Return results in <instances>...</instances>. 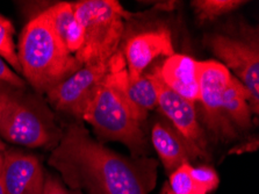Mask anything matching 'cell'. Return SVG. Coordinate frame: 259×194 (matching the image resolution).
I'll list each match as a JSON object with an SVG mask.
<instances>
[{"mask_svg": "<svg viewBox=\"0 0 259 194\" xmlns=\"http://www.w3.org/2000/svg\"><path fill=\"white\" fill-rule=\"evenodd\" d=\"M48 164L70 189L89 194H149L156 186L157 162L128 158L94 140L81 121L69 125Z\"/></svg>", "mask_w": 259, "mask_h": 194, "instance_id": "cell-1", "label": "cell"}, {"mask_svg": "<svg viewBox=\"0 0 259 194\" xmlns=\"http://www.w3.org/2000/svg\"><path fill=\"white\" fill-rule=\"evenodd\" d=\"M128 71L122 54L109 59V70L86 108L81 121L93 127L98 136L123 143L133 157H142L147 138L142 124L148 114L137 108L125 93Z\"/></svg>", "mask_w": 259, "mask_h": 194, "instance_id": "cell-2", "label": "cell"}, {"mask_svg": "<svg viewBox=\"0 0 259 194\" xmlns=\"http://www.w3.org/2000/svg\"><path fill=\"white\" fill-rule=\"evenodd\" d=\"M17 50L21 74L40 96L83 68L58 38L45 11L23 27Z\"/></svg>", "mask_w": 259, "mask_h": 194, "instance_id": "cell-3", "label": "cell"}, {"mask_svg": "<svg viewBox=\"0 0 259 194\" xmlns=\"http://www.w3.org/2000/svg\"><path fill=\"white\" fill-rule=\"evenodd\" d=\"M61 136L53 110L40 94L0 82V137L26 148L53 150Z\"/></svg>", "mask_w": 259, "mask_h": 194, "instance_id": "cell-4", "label": "cell"}, {"mask_svg": "<svg viewBox=\"0 0 259 194\" xmlns=\"http://www.w3.org/2000/svg\"><path fill=\"white\" fill-rule=\"evenodd\" d=\"M73 10L84 31L74 57L83 66L109 62L117 53L128 12L116 0H81L73 3Z\"/></svg>", "mask_w": 259, "mask_h": 194, "instance_id": "cell-5", "label": "cell"}, {"mask_svg": "<svg viewBox=\"0 0 259 194\" xmlns=\"http://www.w3.org/2000/svg\"><path fill=\"white\" fill-rule=\"evenodd\" d=\"M207 43L221 64L235 76L251 96V110H259V53L257 45L243 40L215 34L207 37Z\"/></svg>", "mask_w": 259, "mask_h": 194, "instance_id": "cell-6", "label": "cell"}, {"mask_svg": "<svg viewBox=\"0 0 259 194\" xmlns=\"http://www.w3.org/2000/svg\"><path fill=\"white\" fill-rule=\"evenodd\" d=\"M231 73L218 61H198L199 101L205 109L208 129L219 140L236 137L235 127L223 109V91Z\"/></svg>", "mask_w": 259, "mask_h": 194, "instance_id": "cell-7", "label": "cell"}, {"mask_svg": "<svg viewBox=\"0 0 259 194\" xmlns=\"http://www.w3.org/2000/svg\"><path fill=\"white\" fill-rule=\"evenodd\" d=\"M109 62L84 65L46 94L48 104L58 112L81 121L86 108L104 82Z\"/></svg>", "mask_w": 259, "mask_h": 194, "instance_id": "cell-8", "label": "cell"}, {"mask_svg": "<svg viewBox=\"0 0 259 194\" xmlns=\"http://www.w3.org/2000/svg\"><path fill=\"white\" fill-rule=\"evenodd\" d=\"M46 175L36 155L6 149L0 180L6 194H43Z\"/></svg>", "mask_w": 259, "mask_h": 194, "instance_id": "cell-9", "label": "cell"}, {"mask_svg": "<svg viewBox=\"0 0 259 194\" xmlns=\"http://www.w3.org/2000/svg\"><path fill=\"white\" fill-rule=\"evenodd\" d=\"M158 107L172 122L174 128L195 148L206 151V141L201 126L199 125L193 102L186 100L164 84L157 69Z\"/></svg>", "mask_w": 259, "mask_h": 194, "instance_id": "cell-10", "label": "cell"}, {"mask_svg": "<svg viewBox=\"0 0 259 194\" xmlns=\"http://www.w3.org/2000/svg\"><path fill=\"white\" fill-rule=\"evenodd\" d=\"M174 54V43L168 30L158 29L137 34L129 40L124 48L128 74L132 77L141 76L156 58L170 57Z\"/></svg>", "mask_w": 259, "mask_h": 194, "instance_id": "cell-11", "label": "cell"}, {"mask_svg": "<svg viewBox=\"0 0 259 194\" xmlns=\"http://www.w3.org/2000/svg\"><path fill=\"white\" fill-rule=\"evenodd\" d=\"M151 142L168 173L174 172L183 164H191L192 161L207 158V152L195 148L175 128L163 122H157L152 127Z\"/></svg>", "mask_w": 259, "mask_h": 194, "instance_id": "cell-12", "label": "cell"}, {"mask_svg": "<svg viewBox=\"0 0 259 194\" xmlns=\"http://www.w3.org/2000/svg\"><path fill=\"white\" fill-rule=\"evenodd\" d=\"M159 74L174 92L193 104L199 101L198 61L187 55L174 54L163 63Z\"/></svg>", "mask_w": 259, "mask_h": 194, "instance_id": "cell-13", "label": "cell"}, {"mask_svg": "<svg viewBox=\"0 0 259 194\" xmlns=\"http://www.w3.org/2000/svg\"><path fill=\"white\" fill-rule=\"evenodd\" d=\"M55 33L63 45L73 56L81 48L84 42L83 27L74 17L73 3L62 2L54 4L45 10Z\"/></svg>", "mask_w": 259, "mask_h": 194, "instance_id": "cell-14", "label": "cell"}, {"mask_svg": "<svg viewBox=\"0 0 259 194\" xmlns=\"http://www.w3.org/2000/svg\"><path fill=\"white\" fill-rule=\"evenodd\" d=\"M223 109L230 124L242 129L251 127L250 92L236 77L231 74L223 91Z\"/></svg>", "mask_w": 259, "mask_h": 194, "instance_id": "cell-15", "label": "cell"}, {"mask_svg": "<svg viewBox=\"0 0 259 194\" xmlns=\"http://www.w3.org/2000/svg\"><path fill=\"white\" fill-rule=\"evenodd\" d=\"M125 93L133 104L141 112L148 114L149 110L158 107V88H157V69L154 72L132 77L128 74L125 82Z\"/></svg>", "mask_w": 259, "mask_h": 194, "instance_id": "cell-16", "label": "cell"}, {"mask_svg": "<svg viewBox=\"0 0 259 194\" xmlns=\"http://www.w3.org/2000/svg\"><path fill=\"white\" fill-rule=\"evenodd\" d=\"M245 4L242 0H194L192 7L200 22L214 21Z\"/></svg>", "mask_w": 259, "mask_h": 194, "instance_id": "cell-17", "label": "cell"}, {"mask_svg": "<svg viewBox=\"0 0 259 194\" xmlns=\"http://www.w3.org/2000/svg\"><path fill=\"white\" fill-rule=\"evenodd\" d=\"M14 26L9 19L0 14V57L7 65L17 72L21 73L18 50L14 42Z\"/></svg>", "mask_w": 259, "mask_h": 194, "instance_id": "cell-18", "label": "cell"}, {"mask_svg": "<svg viewBox=\"0 0 259 194\" xmlns=\"http://www.w3.org/2000/svg\"><path fill=\"white\" fill-rule=\"evenodd\" d=\"M190 165L183 164L174 172L170 173L167 184L175 194H206L194 183L190 175Z\"/></svg>", "mask_w": 259, "mask_h": 194, "instance_id": "cell-19", "label": "cell"}, {"mask_svg": "<svg viewBox=\"0 0 259 194\" xmlns=\"http://www.w3.org/2000/svg\"><path fill=\"white\" fill-rule=\"evenodd\" d=\"M190 175L192 177V179L194 180V183L197 184L206 194L217 189L220 184L219 175L214 169L209 168V166L190 165Z\"/></svg>", "mask_w": 259, "mask_h": 194, "instance_id": "cell-20", "label": "cell"}, {"mask_svg": "<svg viewBox=\"0 0 259 194\" xmlns=\"http://www.w3.org/2000/svg\"><path fill=\"white\" fill-rule=\"evenodd\" d=\"M0 82L7 83V84L18 86V88H27V83L23 78H21L17 72H14L7 63L3 61L0 57Z\"/></svg>", "mask_w": 259, "mask_h": 194, "instance_id": "cell-21", "label": "cell"}, {"mask_svg": "<svg viewBox=\"0 0 259 194\" xmlns=\"http://www.w3.org/2000/svg\"><path fill=\"white\" fill-rule=\"evenodd\" d=\"M43 194H74L71 189H68L62 183L60 178L55 177L54 175H46V185L45 193Z\"/></svg>", "mask_w": 259, "mask_h": 194, "instance_id": "cell-22", "label": "cell"}, {"mask_svg": "<svg viewBox=\"0 0 259 194\" xmlns=\"http://www.w3.org/2000/svg\"><path fill=\"white\" fill-rule=\"evenodd\" d=\"M258 149V140L257 138H254L252 141H249L246 142L244 144H241L236 146V148L231 149L230 150V153H244V152H252V151H256Z\"/></svg>", "mask_w": 259, "mask_h": 194, "instance_id": "cell-23", "label": "cell"}, {"mask_svg": "<svg viewBox=\"0 0 259 194\" xmlns=\"http://www.w3.org/2000/svg\"><path fill=\"white\" fill-rule=\"evenodd\" d=\"M6 145L0 146V175H2V169H3V162H4V152L6 150Z\"/></svg>", "mask_w": 259, "mask_h": 194, "instance_id": "cell-24", "label": "cell"}, {"mask_svg": "<svg viewBox=\"0 0 259 194\" xmlns=\"http://www.w3.org/2000/svg\"><path fill=\"white\" fill-rule=\"evenodd\" d=\"M160 194H175V193L171 191V188H170V186H168V184L165 183L163 185L162 192H160Z\"/></svg>", "mask_w": 259, "mask_h": 194, "instance_id": "cell-25", "label": "cell"}, {"mask_svg": "<svg viewBox=\"0 0 259 194\" xmlns=\"http://www.w3.org/2000/svg\"><path fill=\"white\" fill-rule=\"evenodd\" d=\"M0 194H6L5 189H4V186L2 184V180H0Z\"/></svg>", "mask_w": 259, "mask_h": 194, "instance_id": "cell-26", "label": "cell"}, {"mask_svg": "<svg viewBox=\"0 0 259 194\" xmlns=\"http://www.w3.org/2000/svg\"><path fill=\"white\" fill-rule=\"evenodd\" d=\"M3 145H6L5 143H4V142L2 141V140H0V146H3Z\"/></svg>", "mask_w": 259, "mask_h": 194, "instance_id": "cell-27", "label": "cell"}]
</instances>
